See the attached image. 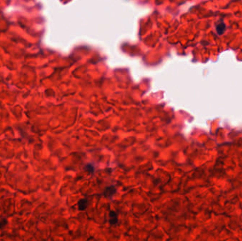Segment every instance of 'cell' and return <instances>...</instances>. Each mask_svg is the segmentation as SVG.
I'll return each mask as SVG.
<instances>
[{
	"label": "cell",
	"mask_w": 242,
	"mask_h": 241,
	"mask_svg": "<svg viewBox=\"0 0 242 241\" xmlns=\"http://www.w3.org/2000/svg\"><path fill=\"white\" fill-rule=\"evenodd\" d=\"M86 168H87V171H88L89 173H92L94 172V167H93L92 166H90V165H87L86 166Z\"/></svg>",
	"instance_id": "5"
},
{
	"label": "cell",
	"mask_w": 242,
	"mask_h": 241,
	"mask_svg": "<svg viewBox=\"0 0 242 241\" xmlns=\"http://www.w3.org/2000/svg\"><path fill=\"white\" fill-rule=\"evenodd\" d=\"M116 192V187H114L113 186H110V187L105 188L103 194H104L105 197H111L112 196H113Z\"/></svg>",
	"instance_id": "3"
},
{
	"label": "cell",
	"mask_w": 242,
	"mask_h": 241,
	"mask_svg": "<svg viewBox=\"0 0 242 241\" xmlns=\"http://www.w3.org/2000/svg\"><path fill=\"white\" fill-rule=\"evenodd\" d=\"M77 206L79 211H84V210H86L87 209V207H88L89 206L88 200L85 198L80 199L79 202H78Z\"/></svg>",
	"instance_id": "2"
},
{
	"label": "cell",
	"mask_w": 242,
	"mask_h": 241,
	"mask_svg": "<svg viewBox=\"0 0 242 241\" xmlns=\"http://www.w3.org/2000/svg\"><path fill=\"white\" fill-rule=\"evenodd\" d=\"M225 29H226V25H225V23H222V22L218 23V24L216 25V30L219 35L223 34L224 32L225 31Z\"/></svg>",
	"instance_id": "4"
},
{
	"label": "cell",
	"mask_w": 242,
	"mask_h": 241,
	"mask_svg": "<svg viewBox=\"0 0 242 241\" xmlns=\"http://www.w3.org/2000/svg\"><path fill=\"white\" fill-rule=\"evenodd\" d=\"M109 224H110L111 226H114V225H116V224H118V213L116 212L115 211H110V212H109Z\"/></svg>",
	"instance_id": "1"
}]
</instances>
